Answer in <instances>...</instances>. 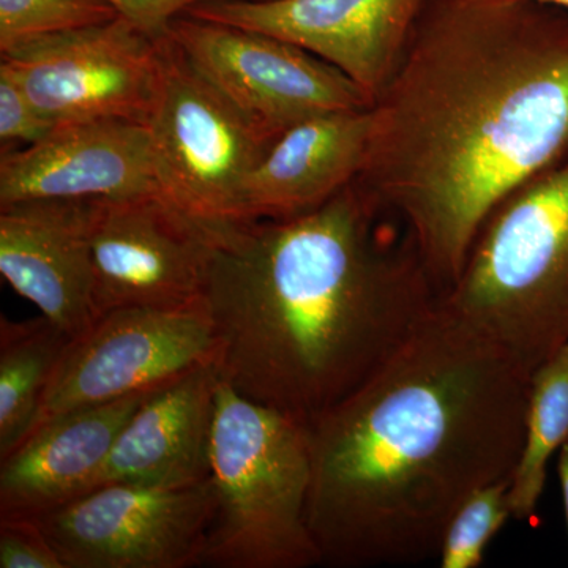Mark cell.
Wrapping results in <instances>:
<instances>
[{
    "label": "cell",
    "mask_w": 568,
    "mask_h": 568,
    "mask_svg": "<svg viewBox=\"0 0 568 568\" xmlns=\"http://www.w3.org/2000/svg\"><path fill=\"white\" fill-rule=\"evenodd\" d=\"M372 110L355 182L403 223L443 297L491 213L568 163V10L428 0Z\"/></svg>",
    "instance_id": "1"
},
{
    "label": "cell",
    "mask_w": 568,
    "mask_h": 568,
    "mask_svg": "<svg viewBox=\"0 0 568 568\" xmlns=\"http://www.w3.org/2000/svg\"><path fill=\"white\" fill-rule=\"evenodd\" d=\"M529 372L443 302L353 394L306 422L321 566H416L477 489L511 476Z\"/></svg>",
    "instance_id": "2"
},
{
    "label": "cell",
    "mask_w": 568,
    "mask_h": 568,
    "mask_svg": "<svg viewBox=\"0 0 568 568\" xmlns=\"http://www.w3.org/2000/svg\"><path fill=\"white\" fill-rule=\"evenodd\" d=\"M204 301L224 383L306 424L405 345L440 293L403 223L353 182L304 215L219 235Z\"/></svg>",
    "instance_id": "3"
},
{
    "label": "cell",
    "mask_w": 568,
    "mask_h": 568,
    "mask_svg": "<svg viewBox=\"0 0 568 568\" xmlns=\"http://www.w3.org/2000/svg\"><path fill=\"white\" fill-rule=\"evenodd\" d=\"M215 507L201 567L321 566L308 528L305 422L245 398L220 377L211 446Z\"/></svg>",
    "instance_id": "4"
},
{
    "label": "cell",
    "mask_w": 568,
    "mask_h": 568,
    "mask_svg": "<svg viewBox=\"0 0 568 568\" xmlns=\"http://www.w3.org/2000/svg\"><path fill=\"white\" fill-rule=\"evenodd\" d=\"M440 302L529 372L567 345L568 163L491 213Z\"/></svg>",
    "instance_id": "5"
},
{
    "label": "cell",
    "mask_w": 568,
    "mask_h": 568,
    "mask_svg": "<svg viewBox=\"0 0 568 568\" xmlns=\"http://www.w3.org/2000/svg\"><path fill=\"white\" fill-rule=\"evenodd\" d=\"M160 78L148 125L166 200L213 235L248 223L246 179L272 140L159 39Z\"/></svg>",
    "instance_id": "6"
},
{
    "label": "cell",
    "mask_w": 568,
    "mask_h": 568,
    "mask_svg": "<svg viewBox=\"0 0 568 568\" xmlns=\"http://www.w3.org/2000/svg\"><path fill=\"white\" fill-rule=\"evenodd\" d=\"M216 357L219 339L204 297L173 308L111 310L63 349L32 428L80 407L159 390L216 365Z\"/></svg>",
    "instance_id": "7"
},
{
    "label": "cell",
    "mask_w": 568,
    "mask_h": 568,
    "mask_svg": "<svg viewBox=\"0 0 568 568\" xmlns=\"http://www.w3.org/2000/svg\"><path fill=\"white\" fill-rule=\"evenodd\" d=\"M166 36L268 140L312 115L373 106L343 71L278 37L189 13Z\"/></svg>",
    "instance_id": "8"
},
{
    "label": "cell",
    "mask_w": 568,
    "mask_h": 568,
    "mask_svg": "<svg viewBox=\"0 0 568 568\" xmlns=\"http://www.w3.org/2000/svg\"><path fill=\"white\" fill-rule=\"evenodd\" d=\"M211 477L182 487L106 484L37 518L63 568L201 567Z\"/></svg>",
    "instance_id": "9"
},
{
    "label": "cell",
    "mask_w": 568,
    "mask_h": 568,
    "mask_svg": "<svg viewBox=\"0 0 568 568\" xmlns=\"http://www.w3.org/2000/svg\"><path fill=\"white\" fill-rule=\"evenodd\" d=\"M37 110L54 126L148 122L160 78L159 39L119 17L2 52Z\"/></svg>",
    "instance_id": "10"
},
{
    "label": "cell",
    "mask_w": 568,
    "mask_h": 568,
    "mask_svg": "<svg viewBox=\"0 0 568 568\" xmlns=\"http://www.w3.org/2000/svg\"><path fill=\"white\" fill-rule=\"evenodd\" d=\"M97 317L126 306L173 308L204 297L215 239L160 193L91 201Z\"/></svg>",
    "instance_id": "11"
},
{
    "label": "cell",
    "mask_w": 568,
    "mask_h": 568,
    "mask_svg": "<svg viewBox=\"0 0 568 568\" xmlns=\"http://www.w3.org/2000/svg\"><path fill=\"white\" fill-rule=\"evenodd\" d=\"M428 0H212L192 17L278 37L336 67L375 103Z\"/></svg>",
    "instance_id": "12"
},
{
    "label": "cell",
    "mask_w": 568,
    "mask_h": 568,
    "mask_svg": "<svg viewBox=\"0 0 568 568\" xmlns=\"http://www.w3.org/2000/svg\"><path fill=\"white\" fill-rule=\"evenodd\" d=\"M152 193L163 194L151 132L141 122L59 125L36 144L0 156V207Z\"/></svg>",
    "instance_id": "13"
},
{
    "label": "cell",
    "mask_w": 568,
    "mask_h": 568,
    "mask_svg": "<svg viewBox=\"0 0 568 568\" xmlns=\"http://www.w3.org/2000/svg\"><path fill=\"white\" fill-rule=\"evenodd\" d=\"M89 212L91 201L0 207V274L70 338L97 320Z\"/></svg>",
    "instance_id": "14"
},
{
    "label": "cell",
    "mask_w": 568,
    "mask_h": 568,
    "mask_svg": "<svg viewBox=\"0 0 568 568\" xmlns=\"http://www.w3.org/2000/svg\"><path fill=\"white\" fill-rule=\"evenodd\" d=\"M151 394L80 407L33 426L0 457V517L37 519L91 491L119 433Z\"/></svg>",
    "instance_id": "15"
},
{
    "label": "cell",
    "mask_w": 568,
    "mask_h": 568,
    "mask_svg": "<svg viewBox=\"0 0 568 568\" xmlns=\"http://www.w3.org/2000/svg\"><path fill=\"white\" fill-rule=\"evenodd\" d=\"M372 123L365 108L323 112L284 130L246 179V219H293L342 193L364 168Z\"/></svg>",
    "instance_id": "16"
},
{
    "label": "cell",
    "mask_w": 568,
    "mask_h": 568,
    "mask_svg": "<svg viewBox=\"0 0 568 568\" xmlns=\"http://www.w3.org/2000/svg\"><path fill=\"white\" fill-rule=\"evenodd\" d=\"M219 383L216 365H207L152 392L119 433L93 488L207 480Z\"/></svg>",
    "instance_id": "17"
},
{
    "label": "cell",
    "mask_w": 568,
    "mask_h": 568,
    "mask_svg": "<svg viewBox=\"0 0 568 568\" xmlns=\"http://www.w3.org/2000/svg\"><path fill=\"white\" fill-rule=\"evenodd\" d=\"M568 444V343L530 375L525 433L508 485L511 518L536 517L547 487L549 465Z\"/></svg>",
    "instance_id": "18"
},
{
    "label": "cell",
    "mask_w": 568,
    "mask_h": 568,
    "mask_svg": "<svg viewBox=\"0 0 568 568\" xmlns=\"http://www.w3.org/2000/svg\"><path fill=\"white\" fill-rule=\"evenodd\" d=\"M70 339L44 316L0 321V457L31 432Z\"/></svg>",
    "instance_id": "19"
},
{
    "label": "cell",
    "mask_w": 568,
    "mask_h": 568,
    "mask_svg": "<svg viewBox=\"0 0 568 568\" xmlns=\"http://www.w3.org/2000/svg\"><path fill=\"white\" fill-rule=\"evenodd\" d=\"M510 477L477 489L448 521L437 552L440 568H477L499 530L511 518Z\"/></svg>",
    "instance_id": "20"
},
{
    "label": "cell",
    "mask_w": 568,
    "mask_h": 568,
    "mask_svg": "<svg viewBox=\"0 0 568 568\" xmlns=\"http://www.w3.org/2000/svg\"><path fill=\"white\" fill-rule=\"evenodd\" d=\"M121 17L110 0H0V52Z\"/></svg>",
    "instance_id": "21"
},
{
    "label": "cell",
    "mask_w": 568,
    "mask_h": 568,
    "mask_svg": "<svg viewBox=\"0 0 568 568\" xmlns=\"http://www.w3.org/2000/svg\"><path fill=\"white\" fill-rule=\"evenodd\" d=\"M14 77L0 62V142L2 152L26 148L47 138L54 130Z\"/></svg>",
    "instance_id": "22"
},
{
    "label": "cell",
    "mask_w": 568,
    "mask_h": 568,
    "mask_svg": "<svg viewBox=\"0 0 568 568\" xmlns=\"http://www.w3.org/2000/svg\"><path fill=\"white\" fill-rule=\"evenodd\" d=\"M0 568H63V564L37 519L0 517Z\"/></svg>",
    "instance_id": "23"
},
{
    "label": "cell",
    "mask_w": 568,
    "mask_h": 568,
    "mask_svg": "<svg viewBox=\"0 0 568 568\" xmlns=\"http://www.w3.org/2000/svg\"><path fill=\"white\" fill-rule=\"evenodd\" d=\"M121 17L133 22L142 32L160 39L166 36L171 22L193 7L212 0H110Z\"/></svg>",
    "instance_id": "24"
},
{
    "label": "cell",
    "mask_w": 568,
    "mask_h": 568,
    "mask_svg": "<svg viewBox=\"0 0 568 568\" xmlns=\"http://www.w3.org/2000/svg\"><path fill=\"white\" fill-rule=\"evenodd\" d=\"M556 474H558L560 497H562L564 515H566L568 536V444L560 448L556 458Z\"/></svg>",
    "instance_id": "25"
},
{
    "label": "cell",
    "mask_w": 568,
    "mask_h": 568,
    "mask_svg": "<svg viewBox=\"0 0 568 568\" xmlns=\"http://www.w3.org/2000/svg\"><path fill=\"white\" fill-rule=\"evenodd\" d=\"M504 2H517V0H504ZM529 2L547 3V6L559 7L568 10V0H529Z\"/></svg>",
    "instance_id": "26"
}]
</instances>
